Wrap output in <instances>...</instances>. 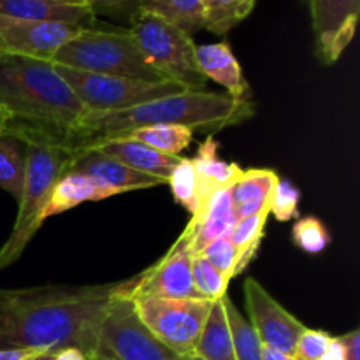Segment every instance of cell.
I'll use <instances>...</instances> for the list:
<instances>
[{
	"instance_id": "31",
	"label": "cell",
	"mask_w": 360,
	"mask_h": 360,
	"mask_svg": "<svg viewBox=\"0 0 360 360\" xmlns=\"http://www.w3.org/2000/svg\"><path fill=\"white\" fill-rule=\"evenodd\" d=\"M292 239L295 246L309 255H319L329 246L330 234L316 217H304L297 220L292 229Z\"/></svg>"
},
{
	"instance_id": "44",
	"label": "cell",
	"mask_w": 360,
	"mask_h": 360,
	"mask_svg": "<svg viewBox=\"0 0 360 360\" xmlns=\"http://www.w3.org/2000/svg\"><path fill=\"white\" fill-rule=\"evenodd\" d=\"M67 2H76V4H83V0H67ZM84 6V4H83Z\"/></svg>"
},
{
	"instance_id": "32",
	"label": "cell",
	"mask_w": 360,
	"mask_h": 360,
	"mask_svg": "<svg viewBox=\"0 0 360 360\" xmlns=\"http://www.w3.org/2000/svg\"><path fill=\"white\" fill-rule=\"evenodd\" d=\"M200 255L211 264L217 271H220L229 281L239 274V262H241V253L238 252L232 241L227 238L214 239L213 243L206 246L200 252Z\"/></svg>"
},
{
	"instance_id": "13",
	"label": "cell",
	"mask_w": 360,
	"mask_h": 360,
	"mask_svg": "<svg viewBox=\"0 0 360 360\" xmlns=\"http://www.w3.org/2000/svg\"><path fill=\"white\" fill-rule=\"evenodd\" d=\"M311 16L316 56L333 65L354 41L360 0H306Z\"/></svg>"
},
{
	"instance_id": "29",
	"label": "cell",
	"mask_w": 360,
	"mask_h": 360,
	"mask_svg": "<svg viewBox=\"0 0 360 360\" xmlns=\"http://www.w3.org/2000/svg\"><path fill=\"white\" fill-rule=\"evenodd\" d=\"M169 186L172 190V197L181 207H185L190 217L195 218L200 211L199 199V181H197L195 167L192 164V158H183L178 162L172 174L167 179Z\"/></svg>"
},
{
	"instance_id": "17",
	"label": "cell",
	"mask_w": 360,
	"mask_h": 360,
	"mask_svg": "<svg viewBox=\"0 0 360 360\" xmlns=\"http://www.w3.org/2000/svg\"><path fill=\"white\" fill-rule=\"evenodd\" d=\"M197 65L206 79L214 81L227 90L231 97L250 98V86L243 76L241 65L227 42L197 46Z\"/></svg>"
},
{
	"instance_id": "35",
	"label": "cell",
	"mask_w": 360,
	"mask_h": 360,
	"mask_svg": "<svg viewBox=\"0 0 360 360\" xmlns=\"http://www.w3.org/2000/svg\"><path fill=\"white\" fill-rule=\"evenodd\" d=\"M83 4L94 16L104 14L127 20L129 23L141 11V0H83Z\"/></svg>"
},
{
	"instance_id": "2",
	"label": "cell",
	"mask_w": 360,
	"mask_h": 360,
	"mask_svg": "<svg viewBox=\"0 0 360 360\" xmlns=\"http://www.w3.org/2000/svg\"><path fill=\"white\" fill-rule=\"evenodd\" d=\"M0 109L9 125L30 127L74 146L86 109L48 60L0 55Z\"/></svg>"
},
{
	"instance_id": "38",
	"label": "cell",
	"mask_w": 360,
	"mask_h": 360,
	"mask_svg": "<svg viewBox=\"0 0 360 360\" xmlns=\"http://www.w3.org/2000/svg\"><path fill=\"white\" fill-rule=\"evenodd\" d=\"M322 360H345V350H343V343H341L340 336L333 338L327 347L326 354H323Z\"/></svg>"
},
{
	"instance_id": "22",
	"label": "cell",
	"mask_w": 360,
	"mask_h": 360,
	"mask_svg": "<svg viewBox=\"0 0 360 360\" xmlns=\"http://www.w3.org/2000/svg\"><path fill=\"white\" fill-rule=\"evenodd\" d=\"M192 355L202 360H236L231 326L224 301H214Z\"/></svg>"
},
{
	"instance_id": "21",
	"label": "cell",
	"mask_w": 360,
	"mask_h": 360,
	"mask_svg": "<svg viewBox=\"0 0 360 360\" xmlns=\"http://www.w3.org/2000/svg\"><path fill=\"white\" fill-rule=\"evenodd\" d=\"M278 179V174L271 169L243 171L241 178L231 188L236 220L269 210V200Z\"/></svg>"
},
{
	"instance_id": "19",
	"label": "cell",
	"mask_w": 360,
	"mask_h": 360,
	"mask_svg": "<svg viewBox=\"0 0 360 360\" xmlns=\"http://www.w3.org/2000/svg\"><path fill=\"white\" fill-rule=\"evenodd\" d=\"M192 164L195 167L197 181H199L200 210L218 190L232 188V185L241 178L243 171H245L238 164H231V162L218 158V143L213 136H210L200 144L195 158H192Z\"/></svg>"
},
{
	"instance_id": "25",
	"label": "cell",
	"mask_w": 360,
	"mask_h": 360,
	"mask_svg": "<svg viewBox=\"0 0 360 360\" xmlns=\"http://www.w3.org/2000/svg\"><path fill=\"white\" fill-rule=\"evenodd\" d=\"M257 0H202L204 28L225 35L252 14Z\"/></svg>"
},
{
	"instance_id": "39",
	"label": "cell",
	"mask_w": 360,
	"mask_h": 360,
	"mask_svg": "<svg viewBox=\"0 0 360 360\" xmlns=\"http://www.w3.org/2000/svg\"><path fill=\"white\" fill-rule=\"evenodd\" d=\"M51 360H88V357L77 348H63V350L53 352Z\"/></svg>"
},
{
	"instance_id": "20",
	"label": "cell",
	"mask_w": 360,
	"mask_h": 360,
	"mask_svg": "<svg viewBox=\"0 0 360 360\" xmlns=\"http://www.w3.org/2000/svg\"><path fill=\"white\" fill-rule=\"evenodd\" d=\"M120 193L122 192L118 188H112V186L97 181L90 176L76 171H67L55 185L48 210H46V218L65 213V211L72 210L83 202L104 200L109 197L120 195Z\"/></svg>"
},
{
	"instance_id": "40",
	"label": "cell",
	"mask_w": 360,
	"mask_h": 360,
	"mask_svg": "<svg viewBox=\"0 0 360 360\" xmlns=\"http://www.w3.org/2000/svg\"><path fill=\"white\" fill-rule=\"evenodd\" d=\"M262 360H295V359L292 357V355L281 354V352L273 350V348L264 347V350H262Z\"/></svg>"
},
{
	"instance_id": "5",
	"label": "cell",
	"mask_w": 360,
	"mask_h": 360,
	"mask_svg": "<svg viewBox=\"0 0 360 360\" xmlns=\"http://www.w3.org/2000/svg\"><path fill=\"white\" fill-rule=\"evenodd\" d=\"M55 65L70 67L102 76L125 77L146 83H165L137 46L130 30H101L83 27L51 60Z\"/></svg>"
},
{
	"instance_id": "16",
	"label": "cell",
	"mask_w": 360,
	"mask_h": 360,
	"mask_svg": "<svg viewBox=\"0 0 360 360\" xmlns=\"http://www.w3.org/2000/svg\"><path fill=\"white\" fill-rule=\"evenodd\" d=\"M234 206L231 199V188L218 190L207 199L200 213L190 218L186 227L192 232L193 255L200 253L214 239L227 238L236 225Z\"/></svg>"
},
{
	"instance_id": "6",
	"label": "cell",
	"mask_w": 360,
	"mask_h": 360,
	"mask_svg": "<svg viewBox=\"0 0 360 360\" xmlns=\"http://www.w3.org/2000/svg\"><path fill=\"white\" fill-rule=\"evenodd\" d=\"M129 30L144 58L162 76L185 90H206L207 79L197 65V46L192 35L146 11H139L130 20Z\"/></svg>"
},
{
	"instance_id": "28",
	"label": "cell",
	"mask_w": 360,
	"mask_h": 360,
	"mask_svg": "<svg viewBox=\"0 0 360 360\" xmlns=\"http://www.w3.org/2000/svg\"><path fill=\"white\" fill-rule=\"evenodd\" d=\"M267 217H269V210L260 211V213L252 214V217L241 218L236 221L234 229L229 234V239L232 245L238 248L241 253V262H239V273L246 269L252 259L255 257L257 250H259L260 241L264 238V229H266Z\"/></svg>"
},
{
	"instance_id": "36",
	"label": "cell",
	"mask_w": 360,
	"mask_h": 360,
	"mask_svg": "<svg viewBox=\"0 0 360 360\" xmlns=\"http://www.w3.org/2000/svg\"><path fill=\"white\" fill-rule=\"evenodd\" d=\"M343 343L345 360H360V330L355 329L352 333L340 336Z\"/></svg>"
},
{
	"instance_id": "10",
	"label": "cell",
	"mask_w": 360,
	"mask_h": 360,
	"mask_svg": "<svg viewBox=\"0 0 360 360\" xmlns=\"http://www.w3.org/2000/svg\"><path fill=\"white\" fill-rule=\"evenodd\" d=\"M192 232L186 227L157 264L130 278L125 295L134 297H199L192 278Z\"/></svg>"
},
{
	"instance_id": "23",
	"label": "cell",
	"mask_w": 360,
	"mask_h": 360,
	"mask_svg": "<svg viewBox=\"0 0 360 360\" xmlns=\"http://www.w3.org/2000/svg\"><path fill=\"white\" fill-rule=\"evenodd\" d=\"M27 151L25 143L14 132L6 129L0 134V188L20 202L25 185Z\"/></svg>"
},
{
	"instance_id": "33",
	"label": "cell",
	"mask_w": 360,
	"mask_h": 360,
	"mask_svg": "<svg viewBox=\"0 0 360 360\" xmlns=\"http://www.w3.org/2000/svg\"><path fill=\"white\" fill-rule=\"evenodd\" d=\"M299 199L301 192L290 179H278L269 200V214L278 221H290L299 213Z\"/></svg>"
},
{
	"instance_id": "12",
	"label": "cell",
	"mask_w": 360,
	"mask_h": 360,
	"mask_svg": "<svg viewBox=\"0 0 360 360\" xmlns=\"http://www.w3.org/2000/svg\"><path fill=\"white\" fill-rule=\"evenodd\" d=\"M245 301L250 322L264 347L294 357L299 336L306 329L301 320L283 308L262 285L253 278L245 281Z\"/></svg>"
},
{
	"instance_id": "34",
	"label": "cell",
	"mask_w": 360,
	"mask_h": 360,
	"mask_svg": "<svg viewBox=\"0 0 360 360\" xmlns=\"http://www.w3.org/2000/svg\"><path fill=\"white\" fill-rule=\"evenodd\" d=\"M333 336L327 334L326 330L319 329H308L299 336L297 345H295L294 359L295 360H322L323 354H326L327 347H329Z\"/></svg>"
},
{
	"instance_id": "7",
	"label": "cell",
	"mask_w": 360,
	"mask_h": 360,
	"mask_svg": "<svg viewBox=\"0 0 360 360\" xmlns=\"http://www.w3.org/2000/svg\"><path fill=\"white\" fill-rule=\"evenodd\" d=\"M130 280H125L122 290L112 297L98 330V345L95 354L112 360H188L150 333L137 316L129 292Z\"/></svg>"
},
{
	"instance_id": "24",
	"label": "cell",
	"mask_w": 360,
	"mask_h": 360,
	"mask_svg": "<svg viewBox=\"0 0 360 360\" xmlns=\"http://www.w3.org/2000/svg\"><path fill=\"white\" fill-rule=\"evenodd\" d=\"M141 11L155 14L190 35L204 28L202 0H141Z\"/></svg>"
},
{
	"instance_id": "27",
	"label": "cell",
	"mask_w": 360,
	"mask_h": 360,
	"mask_svg": "<svg viewBox=\"0 0 360 360\" xmlns=\"http://www.w3.org/2000/svg\"><path fill=\"white\" fill-rule=\"evenodd\" d=\"M221 301H224L229 326H231L236 360H262L264 345L253 329L252 322L239 311L238 306L227 295Z\"/></svg>"
},
{
	"instance_id": "30",
	"label": "cell",
	"mask_w": 360,
	"mask_h": 360,
	"mask_svg": "<svg viewBox=\"0 0 360 360\" xmlns=\"http://www.w3.org/2000/svg\"><path fill=\"white\" fill-rule=\"evenodd\" d=\"M192 278L193 287L200 299L214 302L227 295L229 280L220 271L214 269L200 253H195L192 259Z\"/></svg>"
},
{
	"instance_id": "11",
	"label": "cell",
	"mask_w": 360,
	"mask_h": 360,
	"mask_svg": "<svg viewBox=\"0 0 360 360\" xmlns=\"http://www.w3.org/2000/svg\"><path fill=\"white\" fill-rule=\"evenodd\" d=\"M83 25L30 21L0 16V55L48 60L70 41Z\"/></svg>"
},
{
	"instance_id": "42",
	"label": "cell",
	"mask_w": 360,
	"mask_h": 360,
	"mask_svg": "<svg viewBox=\"0 0 360 360\" xmlns=\"http://www.w3.org/2000/svg\"><path fill=\"white\" fill-rule=\"evenodd\" d=\"M88 360H112V359L104 357V355H101V354H94V355H91V357L88 359Z\"/></svg>"
},
{
	"instance_id": "43",
	"label": "cell",
	"mask_w": 360,
	"mask_h": 360,
	"mask_svg": "<svg viewBox=\"0 0 360 360\" xmlns=\"http://www.w3.org/2000/svg\"><path fill=\"white\" fill-rule=\"evenodd\" d=\"M188 360H202V359H199L197 357V355H188V357H186Z\"/></svg>"
},
{
	"instance_id": "8",
	"label": "cell",
	"mask_w": 360,
	"mask_h": 360,
	"mask_svg": "<svg viewBox=\"0 0 360 360\" xmlns=\"http://www.w3.org/2000/svg\"><path fill=\"white\" fill-rule=\"evenodd\" d=\"M56 69L67 81V84L72 88L88 115L125 111V109L136 108V105L151 102L155 98L185 91L181 84L172 83V81L146 83V81H132L125 79V77L84 72V70L63 65H56Z\"/></svg>"
},
{
	"instance_id": "3",
	"label": "cell",
	"mask_w": 360,
	"mask_h": 360,
	"mask_svg": "<svg viewBox=\"0 0 360 360\" xmlns=\"http://www.w3.org/2000/svg\"><path fill=\"white\" fill-rule=\"evenodd\" d=\"M255 115L250 98L207 90H185L116 112L86 115L76 136L74 150L102 137H122L148 125H181L190 130H224L241 125Z\"/></svg>"
},
{
	"instance_id": "4",
	"label": "cell",
	"mask_w": 360,
	"mask_h": 360,
	"mask_svg": "<svg viewBox=\"0 0 360 360\" xmlns=\"http://www.w3.org/2000/svg\"><path fill=\"white\" fill-rule=\"evenodd\" d=\"M7 130L16 134L25 143L27 151V169L25 185L21 192L18 217L9 238L0 246V271L13 266L28 243L32 241L46 220L49 199L58 179L69 171L74 157V146L63 137L53 136L44 130L30 127L9 125Z\"/></svg>"
},
{
	"instance_id": "41",
	"label": "cell",
	"mask_w": 360,
	"mask_h": 360,
	"mask_svg": "<svg viewBox=\"0 0 360 360\" xmlns=\"http://www.w3.org/2000/svg\"><path fill=\"white\" fill-rule=\"evenodd\" d=\"M7 123H9V118H7V115H6V112H4L2 109H0V134H4V132H6V129H7Z\"/></svg>"
},
{
	"instance_id": "14",
	"label": "cell",
	"mask_w": 360,
	"mask_h": 360,
	"mask_svg": "<svg viewBox=\"0 0 360 360\" xmlns=\"http://www.w3.org/2000/svg\"><path fill=\"white\" fill-rule=\"evenodd\" d=\"M84 148L102 151L108 157H112L118 162H122V164L129 165L134 171L153 176V178L160 179L164 183H167L169 176L172 174L178 162L181 160V157L160 153V151L153 150L148 144L141 143V141L134 139L130 136L102 137V139L88 141V143L77 146L76 150H84Z\"/></svg>"
},
{
	"instance_id": "1",
	"label": "cell",
	"mask_w": 360,
	"mask_h": 360,
	"mask_svg": "<svg viewBox=\"0 0 360 360\" xmlns=\"http://www.w3.org/2000/svg\"><path fill=\"white\" fill-rule=\"evenodd\" d=\"M123 281L0 288V350L97 352L98 330Z\"/></svg>"
},
{
	"instance_id": "26",
	"label": "cell",
	"mask_w": 360,
	"mask_h": 360,
	"mask_svg": "<svg viewBox=\"0 0 360 360\" xmlns=\"http://www.w3.org/2000/svg\"><path fill=\"white\" fill-rule=\"evenodd\" d=\"M127 136L148 144L160 153L179 157L193 141V130L181 125H148L132 130Z\"/></svg>"
},
{
	"instance_id": "9",
	"label": "cell",
	"mask_w": 360,
	"mask_h": 360,
	"mask_svg": "<svg viewBox=\"0 0 360 360\" xmlns=\"http://www.w3.org/2000/svg\"><path fill=\"white\" fill-rule=\"evenodd\" d=\"M132 302L150 333L181 357L193 354L213 306L200 297H134Z\"/></svg>"
},
{
	"instance_id": "18",
	"label": "cell",
	"mask_w": 360,
	"mask_h": 360,
	"mask_svg": "<svg viewBox=\"0 0 360 360\" xmlns=\"http://www.w3.org/2000/svg\"><path fill=\"white\" fill-rule=\"evenodd\" d=\"M0 16L83 27H90V21L95 18L83 4L67 0H0Z\"/></svg>"
},
{
	"instance_id": "15",
	"label": "cell",
	"mask_w": 360,
	"mask_h": 360,
	"mask_svg": "<svg viewBox=\"0 0 360 360\" xmlns=\"http://www.w3.org/2000/svg\"><path fill=\"white\" fill-rule=\"evenodd\" d=\"M69 171H76L81 172V174L90 176V178L105 183V185L112 186V188H118L122 193L164 185V181H160V179L143 174L139 171H134V169L122 164L116 158L108 157L102 151L91 150V148L74 151Z\"/></svg>"
},
{
	"instance_id": "37",
	"label": "cell",
	"mask_w": 360,
	"mask_h": 360,
	"mask_svg": "<svg viewBox=\"0 0 360 360\" xmlns=\"http://www.w3.org/2000/svg\"><path fill=\"white\" fill-rule=\"evenodd\" d=\"M39 354V350H25V348H6L0 350V360H28Z\"/></svg>"
}]
</instances>
